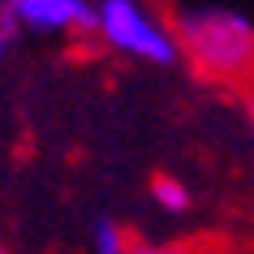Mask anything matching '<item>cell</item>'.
Instances as JSON below:
<instances>
[{
	"label": "cell",
	"instance_id": "6da1fadb",
	"mask_svg": "<svg viewBox=\"0 0 254 254\" xmlns=\"http://www.w3.org/2000/svg\"><path fill=\"white\" fill-rule=\"evenodd\" d=\"M177 52L198 78L241 86L254 65V26L233 4H181L173 13Z\"/></svg>",
	"mask_w": 254,
	"mask_h": 254
},
{
	"label": "cell",
	"instance_id": "7a4b0ae2",
	"mask_svg": "<svg viewBox=\"0 0 254 254\" xmlns=\"http://www.w3.org/2000/svg\"><path fill=\"white\" fill-rule=\"evenodd\" d=\"M91 35L108 52L138 65H181L173 17L151 0H91Z\"/></svg>",
	"mask_w": 254,
	"mask_h": 254
},
{
	"label": "cell",
	"instance_id": "3957f363",
	"mask_svg": "<svg viewBox=\"0 0 254 254\" xmlns=\"http://www.w3.org/2000/svg\"><path fill=\"white\" fill-rule=\"evenodd\" d=\"M0 17L26 39H82L91 35V0H0Z\"/></svg>",
	"mask_w": 254,
	"mask_h": 254
},
{
	"label": "cell",
	"instance_id": "277c9868",
	"mask_svg": "<svg viewBox=\"0 0 254 254\" xmlns=\"http://www.w3.org/2000/svg\"><path fill=\"white\" fill-rule=\"evenodd\" d=\"M151 198H155V207L168 215H186L190 207H194V194H190L186 181H177V177H155L151 181Z\"/></svg>",
	"mask_w": 254,
	"mask_h": 254
},
{
	"label": "cell",
	"instance_id": "5b68a950",
	"mask_svg": "<svg viewBox=\"0 0 254 254\" xmlns=\"http://www.w3.org/2000/svg\"><path fill=\"white\" fill-rule=\"evenodd\" d=\"M91 246H95L99 254H125V250H129V233H125L121 220L99 215V220L91 224Z\"/></svg>",
	"mask_w": 254,
	"mask_h": 254
},
{
	"label": "cell",
	"instance_id": "8992f818",
	"mask_svg": "<svg viewBox=\"0 0 254 254\" xmlns=\"http://www.w3.org/2000/svg\"><path fill=\"white\" fill-rule=\"evenodd\" d=\"M9 43H13V30L4 26V17H0V65H4V56H9Z\"/></svg>",
	"mask_w": 254,
	"mask_h": 254
}]
</instances>
